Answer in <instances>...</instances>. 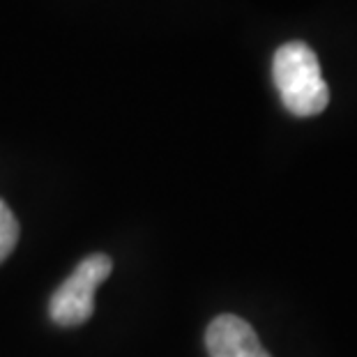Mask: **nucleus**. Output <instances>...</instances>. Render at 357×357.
<instances>
[{
  "label": "nucleus",
  "mask_w": 357,
  "mask_h": 357,
  "mask_svg": "<svg viewBox=\"0 0 357 357\" xmlns=\"http://www.w3.org/2000/svg\"><path fill=\"white\" fill-rule=\"evenodd\" d=\"M272 79L286 111L298 118L318 116L330 102V88L323 79L318 56L305 42H286L277 49Z\"/></svg>",
  "instance_id": "1"
},
{
  "label": "nucleus",
  "mask_w": 357,
  "mask_h": 357,
  "mask_svg": "<svg viewBox=\"0 0 357 357\" xmlns=\"http://www.w3.org/2000/svg\"><path fill=\"white\" fill-rule=\"evenodd\" d=\"M113 272V261L106 254H90L77 265L56 293L51 295L49 316L60 328H74L90 321L95 314V291Z\"/></svg>",
  "instance_id": "2"
},
{
  "label": "nucleus",
  "mask_w": 357,
  "mask_h": 357,
  "mask_svg": "<svg viewBox=\"0 0 357 357\" xmlns=\"http://www.w3.org/2000/svg\"><path fill=\"white\" fill-rule=\"evenodd\" d=\"M205 348L210 357H272L245 318L222 314L205 330Z\"/></svg>",
  "instance_id": "3"
},
{
  "label": "nucleus",
  "mask_w": 357,
  "mask_h": 357,
  "mask_svg": "<svg viewBox=\"0 0 357 357\" xmlns=\"http://www.w3.org/2000/svg\"><path fill=\"white\" fill-rule=\"evenodd\" d=\"M19 242V222L14 217V212L10 210L3 199H0V263L7 261V256L14 252Z\"/></svg>",
  "instance_id": "4"
}]
</instances>
